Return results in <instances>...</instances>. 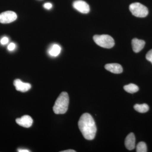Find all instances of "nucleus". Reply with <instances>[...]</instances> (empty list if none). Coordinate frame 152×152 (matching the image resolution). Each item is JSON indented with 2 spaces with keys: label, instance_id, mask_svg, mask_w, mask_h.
I'll use <instances>...</instances> for the list:
<instances>
[{
  "label": "nucleus",
  "instance_id": "nucleus-1",
  "mask_svg": "<svg viewBox=\"0 0 152 152\" xmlns=\"http://www.w3.org/2000/svg\"><path fill=\"white\" fill-rule=\"evenodd\" d=\"M78 126L85 139L89 140L94 139L97 128L94 120L90 114L86 113L82 115L79 119Z\"/></svg>",
  "mask_w": 152,
  "mask_h": 152
},
{
  "label": "nucleus",
  "instance_id": "nucleus-2",
  "mask_svg": "<svg viewBox=\"0 0 152 152\" xmlns=\"http://www.w3.org/2000/svg\"><path fill=\"white\" fill-rule=\"evenodd\" d=\"M69 104L68 94L63 92L60 94L56 101L53 110L56 114H64L67 111Z\"/></svg>",
  "mask_w": 152,
  "mask_h": 152
},
{
  "label": "nucleus",
  "instance_id": "nucleus-3",
  "mask_svg": "<svg viewBox=\"0 0 152 152\" xmlns=\"http://www.w3.org/2000/svg\"><path fill=\"white\" fill-rule=\"evenodd\" d=\"M93 39L98 45L105 48H111L115 45L114 39L108 35H96Z\"/></svg>",
  "mask_w": 152,
  "mask_h": 152
},
{
  "label": "nucleus",
  "instance_id": "nucleus-4",
  "mask_svg": "<svg viewBox=\"0 0 152 152\" xmlns=\"http://www.w3.org/2000/svg\"><path fill=\"white\" fill-rule=\"evenodd\" d=\"M129 10L134 16L138 18H145L148 14V10L140 3H134L129 6Z\"/></svg>",
  "mask_w": 152,
  "mask_h": 152
},
{
  "label": "nucleus",
  "instance_id": "nucleus-5",
  "mask_svg": "<svg viewBox=\"0 0 152 152\" xmlns=\"http://www.w3.org/2000/svg\"><path fill=\"white\" fill-rule=\"evenodd\" d=\"M16 13L13 11H7L0 14V23H10L15 21L17 19Z\"/></svg>",
  "mask_w": 152,
  "mask_h": 152
},
{
  "label": "nucleus",
  "instance_id": "nucleus-6",
  "mask_svg": "<svg viewBox=\"0 0 152 152\" xmlns=\"http://www.w3.org/2000/svg\"><path fill=\"white\" fill-rule=\"evenodd\" d=\"M73 6L77 11L83 14H88L89 12V6L85 1L77 0L74 2Z\"/></svg>",
  "mask_w": 152,
  "mask_h": 152
},
{
  "label": "nucleus",
  "instance_id": "nucleus-7",
  "mask_svg": "<svg viewBox=\"0 0 152 152\" xmlns=\"http://www.w3.org/2000/svg\"><path fill=\"white\" fill-rule=\"evenodd\" d=\"M16 89L21 92H26L31 88V85L28 83H23L20 79H16L14 82Z\"/></svg>",
  "mask_w": 152,
  "mask_h": 152
},
{
  "label": "nucleus",
  "instance_id": "nucleus-8",
  "mask_svg": "<svg viewBox=\"0 0 152 152\" xmlns=\"http://www.w3.org/2000/svg\"><path fill=\"white\" fill-rule=\"evenodd\" d=\"M16 122L20 126L25 128H29L32 125L33 120L31 117L28 115L23 116L21 118L16 119Z\"/></svg>",
  "mask_w": 152,
  "mask_h": 152
},
{
  "label": "nucleus",
  "instance_id": "nucleus-9",
  "mask_svg": "<svg viewBox=\"0 0 152 152\" xmlns=\"http://www.w3.org/2000/svg\"><path fill=\"white\" fill-rule=\"evenodd\" d=\"M125 145L128 150L132 151L135 147V137L134 133H131L125 139Z\"/></svg>",
  "mask_w": 152,
  "mask_h": 152
},
{
  "label": "nucleus",
  "instance_id": "nucleus-10",
  "mask_svg": "<svg viewBox=\"0 0 152 152\" xmlns=\"http://www.w3.org/2000/svg\"><path fill=\"white\" fill-rule=\"evenodd\" d=\"M132 47L133 51L136 53H138L142 50L145 45V41L134 38L132 42Z\"/></svg>",
  "mask_w": 152,
  "mask_h": 152
},
{
  "label": "nucleus",
  "instance_id": "nucleus-11",
  "mask_svg": "<svg viewBox=\"0 0 152 152\" xmlns=\"http://www.w3.org/2000/svg\"><path fill=\"white\" fill-rule=\"evenodd\" d=\"M106 70L114 74H121L122 73V67L118 64H107L105 66Z\"/></svg>",
  "mask_w": 152,
  "mask_h": 152
},
{
  "label": "nucleus",
  "instance_id": "nucleus-12",
  "mask_svg": "<svg viewBox=\"0 0 152 152\" xmlns=\"http://www.w3.org/2000/svg\"><path fill=\"white\" fill-rule=\"evenodd\" d=\"M61 48L58 44H54L50 46L48 50V54L50 56L56 57L58 56L61 53Z\"/></svg>",
  "mask_w": 152,
  "mask_h": 152
},
{
  "label": "nucleus",
  "instance_id": "nucleus-13",
  "mask_svg": "<svg viewBox=\"0 0 152 152\" xmlns=\"http://www.w3.org/2000/svg\"><path fill=\"white\" fill-rule=\"evenodd\" d=\"M134 109L139 113H143L148 112L149 110V107L146 104H136L134 106Z\"/></svg>",
  "mask_w": 152,
  "mask_h": 152
},
{
  "label": "nucleus",
  "instance_id": "nucleus-14",
  "mask_svg": "<svg viewBox=\"0 0 152 152\" xmlns=\"http://www.w3.org/2000/svg\"><path fill=\"white\" fill-rule=\"evenodd\" d=\"M124 89L127 92L130 93V94H134V93L137 92L139 91V88L137 85L131 83L124 86Z\"/></svg>",
  "mask_w": 152,
  "mask_h": 152
},
{
  "label": "nucleus",
  "instance_id": "nucleus-15",
  "mask_svg": "<svg viewBox=\"0 0 152 152\" xmlns=\"http://www.w3.org/2000/svg\"><path fill=\"white\" fill-rule=\"evenodd\" d=\"M136 151L137 152H147L146 144L144 142H141L137 145Z\"/></svg>",
  "mask_w": 152,
  "mask_h": 152
},
{
  "label": "nucleus",
  "instance_id": "nucleus-16",
  "mask_svg": "<svg viewBox=\"0 0 152 152\" xmlns=\"http://www.w3.org/2000/svg\"><path fill=\"white\" fill-rule=\"evenodd\" d=\"M146 59L152 64V49L147 53L146 55Z\"/></svg>",
  "mask_w": 152,
  "mask_h": 152
},
{
  "label": "nucleus",
  "instance_id": "nucleus-17",
  "mask_svg": "<svg viewBox=\"0 0 152 152\" xmlns=\"http://www.w3.org/2000/svg\"><path fill=\"white\" fill-rule=\"evenodd\" d=\"M43 7L46 10H50L53 7V5L50 3H46L44 4Z\"/></svg>",
  "mask_w": 152,
  "mask_h": 152
},
{
  "label": "nucleus",
  "instance_id": "nucleus-18",
  "mask_svg": "<svg viewBox=\"0 0 152 152\" xmlns=\"http://www.w3.org/2000/svg\"><path fill=\"white\" fill-rule=\"evenodd\" d=\"M15 48L16 45L14 43H11L9 45L7 48L8 50L9 51H12L14 50Z\"/></svg>",
  "mask_w": 152,
  "mask_h": 152
},
{
  "label": "nucleus",
  "instance_id": "nucleus-19",
  "mask_svg": "<svg viewBox=\"0 0 152 152\" xmlns=\"http://www.w3.org/2000/svg\"><path fill=\"white\" fill-rule=\"evenodd\" d=\"M9 41L8 38L7 37H4L2 38L1 39V43L2 45H6V44L8 43Z\"/></svg>",
  "mask_w": 152,
  "mask_h": 152
},
{
  "label": "nucleus",
  "instance_id": "nucleus-20",
  "mask_svg": "<svg viewBox=\"0 0 152 152\" xmlns=\"http://www.w3.org/2000/svg\"><path fill=\"white\" fill-rule=\"evenodd\" d=\"M18 152H30L27 149H18Z\"/></svg>",
  "mask_w": 152,
  "mask_h": 152
},
{
  "label": "nucleus",
  "instance_id": "nucleus-21",
  "mask_svg": "<svg viewBox=\"0 0 152 152\" xmlns=\"http://www.w3.org/2000/svg\"><path fill=\"white\" fill-rule=\"evenodd\" d=\"M75 151L73 150H68L66 151H62L61 152H75Z\"/></svg>",
  "mask_w": 152,
  "mask_h": 152
}]
</instances>
